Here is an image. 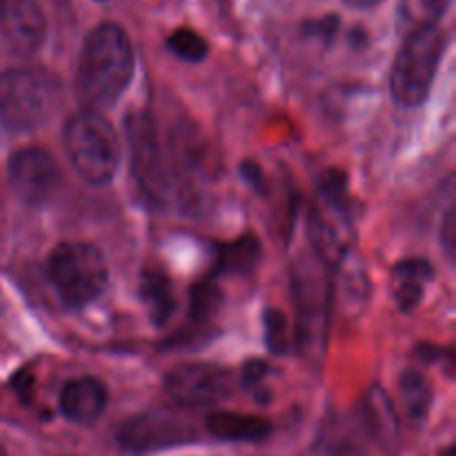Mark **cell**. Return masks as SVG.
<instances>
[{"instance_id": "obj_1", "label": "cell", "mask_w": 456, "mask_h": 456, "mask_svg": "<svg viewBox=\"0 0 456 456\" xmlns=\"http://www.w3.org/2000/svg\"><path fill=\"white\" fill-rule=\"evenodd\" d=\"M132 176L142 199L159 209L190 212L199 203L196 181L209 172L208 145L190 127L163 136L150 111L127 118Z\"/></svg>"}, {"instance_id": "obj_2", "label": "cell", "mask_w": 456, "mask_h": 456, "mask_svg": "<svg viewBox=\"0 0 456 456\" xmlns=\"http://www.w3.org/2000/svg\"><path fill=\"white\" fill-rule=\"evenodd\" d=\"M134 74L129 36L116 22H101L89 31L80 49L76 69V94L87 110L114 105L127 89Z\"/></svg>"}, {"instance_id": "obj_3", "label": "cell", "mask_w": 456, "mask_h": 456, "mask_svg": "<svg viewBox=\"0 0 456 456\" xmlns=\"http://www.w3.org/2000/svg\"><path fill=\"white\" fill-rule=\"evenodd\" d=\"M61 105V83L45 69H7L0 74V123L9 132L40 127Z\"/></svg>"}, {"instance_id": "obj_4", "label": "cell", "mask_w": 456, "mask_h": 456, "mask_svg": "<svg viewBox=\"0 0 456 456\" xmlns=\"http://www.w3.org/2000/svg\"><path fill=\"white\" fill-rule=\"evenodd\" d=\"M65 147L76 172L89 185H107L120 160V142L110 120L96 110H83L65 127Z\"/></svg>"}, {"instance_id": "obj_5", "label": "cell", "mask_w": 456, "mask_h": 456, "mask_svg": "<svg viewBox=\"0 0 456 456\" xmlns=\"http://www.w3.org/2000/svg\"><path fill=\"white\" fill-rule=\"evenodd\" d=\"M445 49V34L439 25L410 29L395 58L390 76L392 96L399 105L417 107L430 94L436 67Z\"/></svg>"}, {"instance_id": "obj_6", "label": "cell", "mask_w": 456, "mask_h": 456, "mask_svg": "<svg viewBox=\"0 0 456 456\" xmlns=\"http://www.w3.org/2000/svg\"><path fill=\"white\" fill-rule=\"evenodd\" d=\"M47 274L67 307H83L107 285V263L89 243H61L49 256Z\"/></svg>"}, {"instance_id": "obj_7", "label": "cell", "mask_w": 456, "mask_h": 456, "mask_svg": "<svg viewBox=\"0 0 456 456\" xmlns=\"http://www.w3.org/2000/svg\"><path fill=\"white\" fill-rule=\"evenodd\" d=\"M328 263L314 252V256H303L294 265V298L298 310V334L305 343L314 346L323 341L328 330L330 307V279L325 272Z\"/></svg>"}, {"instance_id": "obj_8", "label": "cell", "mask_w": 456, "mask_h": 456, "mask_svg": "<svg viewBox=\"0 0 456 456\" xmlns=\"http://www.w3.org/2000/svg\"><path fill=\"white\" fill-rule=\"evenodd\" d=\"M116 445L127 454H151L196 441L194 428L169 412H145L116 428Z\"/></svg>"}, {"instance_id": "obj_9", "label": "cell", "mask_w": 456, "mask_h": 456, "mask_svg": "<svg viewBox=\"0 0 456 456\" xmlns=\"http://www.w3.org/2000/svg\"><path fill=\"white\" fill-rule=\"evenodd\" d=\"M230 374L212 363H181L165 377V395L181 408H208L230 396Z\"/></svg>"}, {"instance_id": "obj_10", "label": "cell", "mask_w": 456, "mask_h": 456, "mask_svg": "<svg viewBox=\"0 0 456 456\" xmlns=\"http://www.w3.org/2000/svg\"><path fill=\"white\" fill-rule=\"evenodd\" d=\"M9 181L25 203L45 205L61 190L62 172L47 150L22 147L9 159Z\"/></svg>"}, {"instance_id": "obj_11", "label": "cell", "mask_w": 456, "mask_h": 456, "mask_svg": "<svg viewBox=\"0 0 456 456\" xmlns=\"http://www.w3.org/2000/svg\"><path fill=\"white\" fill-rule=\"evenodd\" d=\"M0 29L13 52L34 53L45 40V16L38 0H7Z\"/></svg>"}, {"instance_id": "obj_12", "label": "cell", "mask_w": 456, "mask_h": 456, "mask_svg": "<svg viewBox=\"0 0 456 456\" xmlns=\"http://www.w3.org/2000/svg\"><path fill=\"white\" fill-rule=\"evenodd\" d=\"M107 405V390L92 377H80L67 383L61 392V412L71 423L87 426L102 414Z\"/></svg>"}, {"instance_id": "obj_13", "label": "cell", "mask_w": 456, "mask_h": 456, "mask_svg": "<svg viewBox=\"0 0 456 456\" xmlns=\"http://www.w3.org/2000/svg\"><path fill=\"white\" fill-rule=\"evenodd\" d=\"M435 276V270L423 258L401 261L392 272V294L403 312H412L421 303L428 283Z\"/></svg>"}, {"instance_id": "obj_14", "label": "cell", "mask_w": 456, "mask_h": 456, "mask_svg": "<svg viewBox=\"0 0 456 456\" xmlns=\"http://www.w3.org/2000/svg\"><path fill=\"white\" fill-rule=\"evenodd\" d=\"M209 435L223 441H263L270 436V421L236 412H214L208 417Z\"/></svg>"}, {"instance_id": "obj_15", "label": "cell", "mask_w": 456, "mask_h": 456, "mask_svg": "<svg viewBox=\"0 0 456 456\" xmlns=\"http://www.w3.org/2000/svg\"><path fill=\"white\" fill-rule=\"evenodd\" d=\"M141 298L145 301L147 310H150L151 323L163 328L169 319H172L174 310H176V301H174L172 281L165 272L160 270H145L141 276Z\"/></svg>"}, {"instance_id": "obj_16", "label": "cell", "mask_w": 456, "mask_h": 456, "mask_svg": "<svg viewBox=\"0 0 456 456\" xmlns=\"http://www.w3.org/2000/svg\"><path fill=\"white\" fill-rule=\"evenodd\" d=\"M258 258H261V245H258L256 236L245 234L232 243L223 245L221 254H218V272L248 274L256 267Z\"/></svg>"}, {"instance_id": "obj_17", "label": "cell", "mask_w": 456, "mask_h": 456, "mask_svg": "<svg viewBox=\"0 0 456 456\" xmlns=\"http://www.w3.org/2000/svg\"><path fill=\"white\" fill-rule=\"evenodd\" d=\"M399 386L401 401H403L408 417L414 421H423L432 405V386L426 374L419 372V370H405L399 379Z\"/></svg>"}, {"instance_id": "obj_18", "label": "cell", "mask_w": 456, "mask_h": 456, "mask_svg": "<svg viewBox=\"0 0 456 456\" xmlns=\"http://www.w3.org/2000/svg\"><path fill=\"white\" fill-rule=\"evenodd\" d=\"M221 305H223V292L216 283H212V281H200V283H196L190 292L191 328L209 323Z\"/></svg>"}, {"instance_id": "obj_19", "label": "cell", "mask_w": 456, "mask_h": 456, "mask_svg": "<svg viewBox=\"0 0 456 456\" xmlns=\"http://www.w3.org/2000/svg\"><path fill=\"white\" fill-rule=\"evenodd\" d=\"M452 0H401V18L410 29L436 25Z\"/></svg>"}, {"instance_id": "obj_20", "label": "cell", "mask_w": 456, "mask_h": 456, "mask_svg": "<svg viewBox=\"0 0 456 456\" xmlns=\"http://www.w3.org/2000/svg\"><path fill=\"white\" fill-rule=\"evenodd\" d=\"M167 47L187 62H199L208 56V43L194 29H176L167 38Z\"/></svg>"}, {"instance_id": "obj_21", "label": "cell", "mask_w": 456, "mask_h": 456, "mask_svg": "<svg viewBox=\"0 0 456 456\" xmlns=\"http://www.w3.org/2000/svg\"><path fill=\"white\" fill-rule=\"evenodd\" d=\"M265 337L267 346H270L272 352L276 354H288L294 346L292 330H289L288 319H285L281 312L267 310L265 312Z\"/></svg>"}, {"instance_id": "obj_22", "label": "cell", "mask_w": 456, "mask_h": 456, "mask_svg": "<svg viewBox=\"0 0 456 456\" xmlns=\"http://www.w3.org/2000/svg\"><path fill=\"white\" fill-rule=\"evenodd\" d=\"M265 374H267V365L263 363V361H249V363L245 365V370H243L245 387H252V390L261 387Z\"/></svg>"}, {"instance_id": "obj_23", "label": "cell", "mask_w": 456, "mask_h": 456, "mask_svg": "<svg viewBox=\"0 0 456 456\" xmlns=\"http://www.w3.org/2000/svg\"><path fill=\"white\" fill-rule=\"evenodd\" d=\"M444 239H445V249H448V254L452 256V249H454V212H452V209L445 214Z\"/></svg>"}, {"instance_id": "obj_24", "label": "cell", "mask_w": 456, "mask_h": 456, "mask_svg": "<svg viewBox=\"0 0 456 456\" xmlns=\"http://www.w3.org/2000/svg\"><path fill=\"white\" fill-rule=\"evenodd\" d=\"M346 3L356 9H368V7H374V4H379L381 0H346Z\"/></svg>"}, {"instance_id": "obj_25", "label": "cell", "mask_w": 456, "mask_h": 456, "mask_svg": "<svg viewBox=\"0 0 456 456\" xmlns=\"http://www.w3.org/2000/svg\"><path fill=\"white\" fill-rule=\"evenodd\" d=\"M4 7H7V0H0V22H3V16H4Z\"/></svg>"}, {"instance_id": "obj_26", "label": "cell", "mask_w": 456, "mask_h": 456, "mask_svg": "<svg viewBox=\"0 0 456 456\" xmlns=\"http://www.w3.org/2000/svg\"><path fill=\"white\" fill-rule=\"evenodd\" d=\"M0 456H9V454H7V450H4L3 445H0Z\"/></svg>"}]
</instances>
